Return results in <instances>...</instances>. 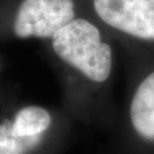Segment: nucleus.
Listing matches in <instances>:
<instances>
[{
	"label": "nucleus",
	"instance_id": "39448f33",
	"mask_svg": "<svg viewBox=\"0 0 154 154\" xmlns=\"http://www.w3.org/2000/svg\"><path fill=\"white\" fill-rule=\"evenodd\" d=\"M51 125L49 112L40 106H26L17 112L11 127L14 132L23 138L41 139Z\"/></svg>",
	"mask_w": 154,
	"mask_h": 154
},
{
	"label": "nucleus",
	"instance_id": "20e7f679",
	"mask_svg": "<svg viewBox=\"0 0 154 154\" xmlns=\"http://www.w3.org/2000/svg\"><path fill=\"white\" fill-rule=\"evenodd\" d=\"M130 120L140 137L154 140V72L140 82L132 97Z\"/></svg>",
	"mask_w": 154,
	"mask_h": 154
},
{
	"label": "nucleus",
	"instance_id": "f257e3e1",
	"mask_svg": "<svg viewBox=\"0 0 154 154\" xmlns=\"http://www.w3.org/2000/svg\"><path fill=\"white\" fill-rule=\"evenodd\" d=\"M56 55L94 82H105L113 64L112 48L99 30L83 18H74L51 38Z\"/></svg>",
	"mask_w": 154,
	"mask_h": 154
},
{
	"label": "nucleus",
	"instance_id": "423d86ee",
	"mask_svg": "<svg viewBox=\"0 0 154 154\" xmlns=\"http://www.w3.org/2000/svg\"><path fill=\"white\" fill-rule=\"evenodd\" d=\"M39 142L40 139L23 138L16 135L11 121L0 123V154H25Z\"/></svg>",
	"mask_w": 154,
	"mask_h": 154
},
{
	"label": "nucleus",
	"instance_id": "f03ea898",
	"mask_svg": "<svg viewBox=\"0 0 154 154\" xmlns=\"http://www.w3.org/2000/svg\"><path fill=\"white\" fill-rule=\"evenodd\" d=\"M72 20L73 0H23L14 21V33L21 39H51Z\"/></svg>",
	"mask_w": 154,
	"mask_h": 154
},
{
	"label": "nucleus",
	"instance_id": "7ed1b4c3",
	"mask_svg": "<svg viewBox=\"0 0 154 154\" xmlns=\"http://www.w3.org/2000/svg\"><path fill=\"white\" fill-rule=\"evenodd\" d=\"M98 17L111 28L154 40V0H93Z\"/></svg>",
	"mask_w": 154,
	"mask_h": 154
}]
</instances>
